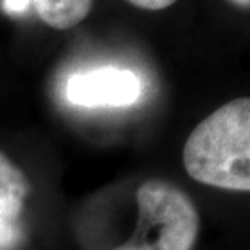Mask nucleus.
Instances as JSON below:
<instances>
[{
    "instance_id": "f257e3e1",
    "label": "nucleus",
    "mask_w": 250,
    "mask_h": 250,
    "mask_svg": "<svg viewBox=\"0 0 250 250\" xmlns=\"http://www.w3.org/2000/svg\"><path fill=\"white\" fill-rule=\"evenodd\" d=\"M189 176L218 189L250 192V97L221 105L186 141Z\"/></svg>"
},
{
    "instance_id": "f03ea898",
    "label": "nucleus",
    "mask_w": 250,
    "mask_h": 250,
    "mask_svg": "<svg viewBox=\"0 0 250 250\" xmlns=\"http://www.w3.org/2000/svg\"><path fill=\"white\" fill-rule=\"evenodd\" d=\"M136 232L115 250H192L199 213L183 190L165 181H147L137 189Z\"/></svg>"
},
{
    "instance_id": "7ed1b4c3",
    "label": "nucleus",
    "mask_w": 250,
    "mask_h": 250,
    "mask_svg": "<svg viewBox=\"0 0 250 250\" xmlns=\"http://www.w3.org/2000/svg\"><path fill=\"white\" fill-rule=\"evenodd\" d=\"M141 81L129 70L115 66L73 74L66 99L79 107H127L141 97Z\"/></svg>"
},
{
    "instance_id": "20e7f679",
    "label": "nucleus",
    "mask_w": 250,
    "mask_h": 250,
    "mask_svg": "<svg viewBox=\"0 0 250 250\" xmlns=\"http://www.w3.org/2000/svg\"><path fill=\"white\" fill-rule=\"evenodd\" d=\"M28 194L29 183L24 173L0 152V215L17 220Z\"/></svg>"
},
{
    "instance_id": "39448f33",
    "label": "nucleus",
    "mask_w": 250,
    "mask_h": 250,
    "mask_svg": "<svg viewBox=\"0 0 250 250\" xmlns=\"http://www.w3.org/2000/svg\"><path fill=\"white\" fill-rule=\"evenodd\" d=\"M39 18L47 26L66 31L87 18L92 0H31Z\"/></svg>"
},
{
    "instance_id": "423d86ee",
    "label": "nucleus",
    "mask_w": 250,
    "mask_h": 250,
    "mask_svg": "<svg viewBox=\"0 0 250 250\" xmlns=\"http://www.w3.org/2000/svg\"><path fill=\"white\" fill-rule=\"evenodd\" d=\"M18 237L20 231L17 225H15V220H10V218L0 215V249L12 247L18 241Z\"/></svg>"
},
{
    "instance_id": "0eeeda50",
    "label": "nucleus",
    "mask_w": 250,
    "mask_h": 250,
    "mask_svg": "<svg viewBox=\"0 0 250 250\" xmlns=\"http://www.w3.org/2000/svg\"><path fill=\"white\" fill-rule=\"evenodd\" d=\"M126 2L131 3L132 7L150 10V12H158V10L171 7L173 3H176V0H126Z\"/></svg>"
},
{
    "instance_id": "6e6552de",
    "label": "nucleus",
    "mask_w": 250,
    "mask_h": 250,
    "mask_svg": "<svg viewBox=\"0 0 250 250\" xmlns=\"http://www.w3.org/2000/svg\"><path fill=\"white\" fill-rule=\"evenodd\" d=\"M31 0H3V8L8 13H21L29 7Z\"/></svg>"
},
{
    "instance_id": "1a4fd4ad",
    "label": "nucleus",
    "mask_w": 250,
    "mask_h": 250,
    "mask_svg": "<svg viewBox=\"0 0 250 250\" xmlns=\"http://www.w3.org/2000/svg\"><path fill=\"white\" fill-rule=\"evenodd\" d=\"M228 2L241 8H250V0H228Z\"/></svg>"
}]
</instances>
